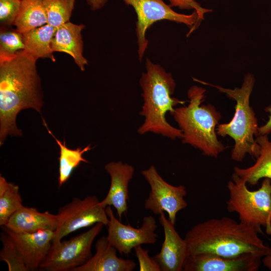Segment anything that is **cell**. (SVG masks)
Here are the masks:
<instances>
[{
	"label": "cell",
	"instance_id": "obj_1",
	"mask_svg": "<svg viewBox=\"0 0 271 271\" xmlns=\"http://www.w3.org/2000/svg\"><path fill=\"white\" fill-rule=\"evenodd\" d=\"M37 60L24 50L0 54V144L8 135L22 136L16 117L23 109L40 112L43 104Z\"/></svg>",
	"mask_w": 271,
	"mask_h": 271
},
{
	"label": "cell",
	"instance_id": "obj_2",
	"mask_svg": "<svg viewBox=\"0 0 271 271\" xmlns=\"http://www.w3.org/2000/svg\"><path fill=\"white\" fill-rule=\"evenodd\" d=\"M254 228L228 217L212 218L195 225L185 237L189 255L210 253L235 257L252 253L261 257L271 255Z\"/></svg>",
	"mask_w": 271,
	"mask_h": 271
},
{
	"label": "cell",
	"instance_id": "obj_3",
	"mask_svg": "<svg viewBox=\"0 0 271 271\" xmlns=\"http://www.w3.org/2000/svg\"><path fill=\"white\" fill-rule=\"evenodd\" d=\"M146 69L140 80L144 100L140 114L145 120L138 132L144 134L151 132L172 140H181L182 130L171 125L165 116L168 112L171 114L176 106L186 101L172 97L176 82L171 73L149 58L146 59Z\"/></svg>",
	"mask_w": 271,
	"mask_h": 271
},
{
	"label": "cell",
	"instance_id": "obj_4",
	"mask_svg": "<svg viewBox=\"0 0 271 271\" xmlns=\"http://www.w3.org/2000/svg\"><path fill=\"white\" fill-rule=\"evenodd\" d=\"M205 92L202 87H191L187 92L189 104L175 108L171 114L182 130L183 144L199 150L205 156L217 158L226 149L216 132L221 115L213 105H201Z\"/></svg>",
	"mask_w": 271,
	"mask_h": 271
},
{
	"label": "cell",
	"instance_id": "obj_5",
	"mask_svg": "<svg viewBox=\"0 0 271 271\" xmlns=\"http://www.w3.org/2000/svg\"><path fill=\"white\" fill-rule=\"evenodd\" d=\"M202 84L212 86L229 98L235 100V112L228 123L218 124L216 127L217 135L227 136L234 141V146L231 153V158L236 162H241L247 154L257 158L259 154V146L254 137L258 135L257 118L254 111L250 106V97L255 82L254 75L246 74L240 88H224L194 78Z\"/></svg>",
	"mask_w": 271,
	"mask_h": 271
},
{
	"label": "cell",
	"instance_id": "obj_6",
	"mask_svg": "<svg viewBox=\"0 0 271 271\" xmlns=\"http://www.w3.org/2000/svg\"><path fill=\"white\" fill-rule=\"evenodd\" d=\"M229 198L227 210L235 212L239 221L262 233L261 227L271 235V180L264 178L261 186L249 190L246 182L233 173L227 184Z\"/></svg>",
	"mask_w": 271,
	"mask_h": 271
},
{
	"label": "cell",
	"instance_id": "obj_7",
	"mask_svg": "<svg viewBox=\"0 0 271 271\" xmlns=\"http://www.w3.org/2000/svg\"><path fill=\"white\" fill-rule=\"evenodd\" d=\"M104 226L102 223H97L86 231L69 240L52 243L39 269L47 271H72L84 264L92 256V243Z\"/></svg>",
	"mask_w": 271,
	"mask_h": 271
},
{
	"label": "cell",
	"instance_id": "obj_8",
	"mask_svg": "<svg viewBox=\"0 0 271 271\" xmlns=\"http://www.w3.org/2000/svg\"><path fill=\"white\" fill-rule=\"evenodd\" d=\"M122 1L126 5L133 7L137 15L136 32L140 60L142 59L148 45L146 32L154 23L161 20H168L185 24L190 29L188 36L199 26L198 15L195 11H193L189 15L177 13L163 0Z\"/></svg>",
	"mask_w": 271,
	"mask_h": 271
},
{
	"label": "cell",
	"instance_id": "obj_9",
	"mask_svg": "<svg viewBox=\"0 0 271 271\" xmlns=\"http://www.w3.org/2000/svg\"><path fill=\"white\" fill-rule=\"evenodd\" d=\"M57 215L58 225L52 243L60 241L65 236L81 228L97 223L107 226L109 222L106 207L100 204L94 195L82 199L74 198L70 203L60 207Z\"/></svg>",
	"mask_w": 271,
	"mask_h": 271
},
{
	"label": "cell",
	"instance_id": "obj_10",
	"mask_svg": "<svg viewBox=\"0 0 271 271\" xmlns=\"http://www.w3.org/2000/svg\"><path fill=\"white\" fill-rule=\"evenodd\" d=\"M141 173L150 187L149 196L145 201V208L156 215L166 212L169 220L175 225L177 213L188 206L185 199L187 193L185 186L170 184L153 165Z\"/></svg>",
	"mask_w": 271,
	"mask_h": 271
},
{
	"label": "cell",
	"instance_id": "obj_11",
	"mask_svg": "<svg viewBox=\"0 0 271 271\" xmlns=\"http://www.w3.org/2000/svg\"><path fill=\"white\" fill-rule=\"evenodd\" d=\"M106 212L109 217L107 238L120 254L128 255L137 246L154 244L157 241L158 225L153 216H145L141 227L135 228L122 223L115 216L111 206L106 207Z\"/></svg>",
	"mask_w": 271,
	"mask_h": 271
},
{
	"label": "cell",
	"instance_id": "obj_12",
	"mask_svg": "<svg viewBox=\"0 0 271 271\" xmlns=\"http://www.w3.org/2000/svg\"><path fill=\"white\" fill-rule=\"evenodd\" d=\"M261 256L252 253L235 257H224L210 253L189 255L183 271H256L261 264Z\"/></svg>",
	"mask_w": 271,
	"mask_h": 271
},
{
	"label": "cell",
	"instance_id": "obj_13",
	"mask_svg": "<svg viewBox=\"0 0 271 271\" xmlns=\"http://www.w3.org/2000/svg\"><path fill=\"white\" fill-rule=\"evenodd\" d=\"M159 221L163 228L164 239L160 252L153 257L160 265L161 271H182L189 255L186 240L180 236L175 225L166 217L164 212L159 214Z\"/></svg>",
	"mask_w": 271,
	"mask_h": 271
},
{
	"label": "cell",
	"instance_id": "obj_14",
	"mask_svg": "<svg viewBox=\"0 0 271 271\" xmlns=\"http://www.w3.org/2000/svg\"><path fill=\"white\" fill-rule=\"evenodd\" d=\"M2 228L12 237L28 270L39 269L52 245L55 231L21 233L13 232L4 226Z\"/></svg>",
	"mask_w": 271,
	"mask_h": 271
},
{
	"label": "cell",
	"instance_id": "obj_15",
	"mask_svg": "<svg viewBox=\"0 0 271 271\" xmlns=\"http://www.w3.org/2000/svg\"><path fill=\"white\" fill-rule=\"evenodd\" d=\"M104 169L110 177V184L107 194L100 203L105 207L113 206L121 220L122 215L128 210V185L134 169L131 165L121 161L109 162Z\"/></svg>",
	"mask_w": 271,
	"mask_h": 271
},
{
	"label": "cell",
	"instance_id": "obj_16",
	"mask_svg": "<svg viewBox=\"0 0 271 271\" xmlns=\"http://www.w3.org/2000/svg\"><path fill=\"white\" fill-rule=\"evenodd\" d=\"M95 253L84 264L72 271H132L136 262L117 255V249L109 241L107 236L100 237L95 244Z\"/></svg>",
	"mask_w": 271,
	"mask_h": 271
},
{
	"label": "cell",
	"instance_id": "obj_17",
	"mask_svg": "<svg viewBox=\"0 0 271 271\" xmlns=\"http://www.w3.org/2000/svg\"><path fill=\"white\" fill-rule=\"evenodd\" d=\"M57 214L40 212L36 208L23 206L9 219L4 227L21 233H35L42 230L55 231L58 227Z\"/></svg>",
	"mask_w": 271,
	"mask_h": 271
},
{
	"label": "cell",
	"instance_id": "obj_18",
	"mask_svg": "<svg viewBox=\"0 0 271 271\" xmlns=\"http://www.w3.org/2000/svg\"><path fill=\"white\" fill-rule=\"evenodd\" d=\"M83 24H75L68 22L56 29L51 42L54 52H64L72 57L81 71L85 70L88 60L83 56V41L81 32Z\"/></svg>",
	"mask_w": 271,
	"mask_h": 271
},
{
	"label": "cell",
	"instance_id": "obj_19",
	"mask_svg": "<svg viewBox=\"0 0 271 271\" xmlns=\"http://www.w3.org/2000/svg\"><path fill=\"white\" fill-rule=\"evenodd\" d=\"M256 141L259 146V154L255 163L250 167L234 168V172L250 185L257 184L260 179L271 180V139L268 135H258Z\"/></svg>",
	"mask_w": 271,
	"mask_h": 271
},
{
	"label": "cell",
	"instance_id": "obj_20",
	"mask_svg": "<svg viewBox=\"0 0 271 271\" xmlns=\"http://www.w3.org/2000/svg\"><path fill=\"white\" fill-rule=\"evenodd\" d=\"M56 29L47 24L23 34L25 45L24 51L36 60L47 58L55 62L51 42Z\"/></svg>",
	"mask_w": 271,
	"mask_h": 271
},
{
	"label": "cell",
	"instance_id": "obj_21",
	"mask_svg": "<svg viewBox=\"0 0 271 271\" xmlns=\"http://www.w3.org/2000/svg\"><path fill=\"white\" fill-rule=\"evenodd\" d=\"M43 0H21L20 8L14 24L22 34L47 24Z\"/></svg>",
	"mask_w": 271,
	"mask_h": 271
},
{
	"label": "cell",
	"instance_id": "obj_22",
	"mask_svg": "<svg viewBox=\"0 0 271 271\" xmlns=\"http://www.w3.org/2000/svg\"><path fill=\"white\" fill-rule=\"evenodd\" d=\"M43 123L48 132L55 140L60 148V156L58 158L59 163L58 183L59 187H61L68 180L73 170L81 162L88 163V161L83 158V155L85 152L90 150L91 147L90 145H88L83 149L80 147L73 150L69 149L66 146L65 141L62 143L54 136L44 119Z\"/></svg>",
	"mask_w": 271,
	"mask_h": 271
},
{
	"label": "cell",
	"instance_id": "obj_23",
	"mask_svg": "<svg viewBox=\"0 0 271 271\" xmlns=\"http://www.w3.org/2000/svg\"><path fill=\"white\" fill-rule=\"evenodd\" d=\"M47 24L57 28L70 21L75 0H43Z\"/></svg>",
	"mask_w": 271,
	"mask_h": 271
},
{
	"label": "cell",
	"instance_id": "obj_24",
	"mask_svg": "<svg viewBox=\"0 0 271 271\" xmlns=\"http://www.w3.org/2000/svg\"><path fill=\"white\" fill-rule=\"evenodd\" d=\"M3 247L0 260L7 263L9 271H28L12 237L7 232L1 233Z\"/></svg>",
	"mask_w": 271,
	"mask_h": 271
},
{
	"label": "cell",
	"instance_id": "obj_25",
	"mask_svg": "<svg viewBox=\"0 0 271 271\" xmlns=\"http://www.w3.org/2000/svg\"><path fill=\"white\" fill-rule=\"evenodd\" d=\"M23 206L19 186L9 183L6 191L0 195V225L5 226L10 217Z\"/></svg>",
	"mask_w": 271,
	"mask_h": 271
},
{
	"label": "cell",
	"instance_id": "obj_26",
	"mask_svg": "<svg viewBox=\"0 0 271 271\" xmlns=\"http://www.w3.org/2000/svg\"><path fill=\"white\" fill-rule=\"evenodd\" d=\"M23 35L16 29L1 27L0 33V54L14 55L24 50Z\"/></svg>",
	"mask_w": 271,
	"mask_h": 271
},
{
	"label": "cell",
	"instance_id": "obj_27",
	"mask_svg": "<svg viewBox=\"0 0 271 271\" xmlns=\"http://www.w3.org/2000/svg\"><path fill=\"white\" fill-rule=\"evenodd\" d=\"M21 4V0H0L1 27L9 28L14 26Z\"/></svg>",
	"mask_w": 271,
	"mask_h": 271
},
{
	"label": "cell",
	"instance_id": "obj_28",
	"mask_svg": "<svg viewBox=\"0 0 271 271\" xmlns=\"http://www.w3.org/2000/svg\"><path fill=\"white\" fill-rule=\"evenodd\" d=\"M139 263L140 271H161L160 265L154 258L149 255L148 249L142 245L136 246L133 249Z\"/></svg>",
	"mask_w": 271,
	"mask_h": 271
},
{
	"label": "cell",
	"instance_id": "obj_29",
	"mask_svg": "<svg viewBox=\"0 0 271 271\" xmlns=\"http://www.w3.org/2000/svg\"><path fill=\"white\" fill-rule=\"evenodd\" d=\"M170 5L177 7L181 10H193L198 15V21L199 25L201 21L204 19L205 15L212 11L209 9L202 7L196 0H168Z\"/></svg>",
	"mask_w": 271,
	"mask_h": 271
},
{
	"label": "cell",
	"instance_id": "obj_30",
	"mask_svg": "<svg viewBox=\"0 0 271 271\" xmlns=\"http://www.w3.org/2000/svg\"><path fill=\"white\" fill-rule=\"evenodd\" d=\"M264 110L266 112L269 113V115L268 119L265 124L259 127L258 135H268L271 133V106L266 107Z\"/></svg>",
	"mask_w": 271,
	"mask_h": 271
},
{
	"label": "cell",
	"instance_id": "obj_31",
	"mask_svg": "<svg viewBox=\"0 0 271 271\" xmlns=\"http://www.w3.org/2000/svg\"><path fill=\"white\" fill-rule=\"evenodd\" d=\"M107 1L108 0H86L87 4L92 11H97L101 9Z\"/></svg>",
	"mask_w": 271,
	"mask_h": 271
},
{
	"label": "cell",
	"instance_id": "obj_32",
	"mask_svg": "<svg viewBox=\"0 0 271 271\" xmlns=\"http://www.w3.org/2000/svg\"><path fill=\"white\" fill-rule=\"evenodd\" d=\"M262 262L265 266L271 269V255L264 257Z\"/></svg>",
	"mask_w": 271,
	"mask_h": 271
}]
</instances>
